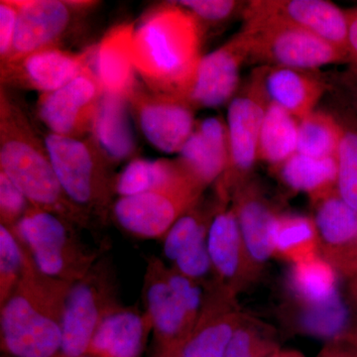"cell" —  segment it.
<instances>
[{"label": "cell", "instance_id": "74e56055", "mask_svg": "<svg viewBox=\"0 0 357 357\" xmlns=\"http://www.w3.org/2000/svg\"><path fill=\"white\" fill-rule=\"evenodd\" d=\"M31 206L20 190L0 172V217L1 225L13 229Z\"/></svg>", "mask_w": 357, "mask_h": 357}, {"label": "cell", "instance_id": "7402d4cb", "mask_svg": "<svg viewBox=\"0 0 357 357\" xmlns=\"http://www.w3.org/2000/svg\"><path fill=\"white\" fill-rule=\"evenodd\" d=\"M178 163L202 187L222 177L229 163L227 124L220 117H208L197 124L194 132L178 152Z\"/></svg>", "mask_w": 357, "mask_h": 357}, {"label": "cell", "instance_id": "7bdbcfd3", "mask_svg": "<svg viewBox=\"0 0 357 357\" xmlns=\"http://www.w3.org/2000/svg\"><path fill=\"white\" fill-rule=\"evenodd\" d=\"M344 84L349 96V109L357 117V70L349 67V72L344 76Z\"/></svg>", "mask_w": 357, "mask_h": 357}, {"label": "cell", "instance_id": "5b68a950", "mask_svg": "<svg viewBox=\"0 0 357 357\" xmlns=\"http://www.w3.org/2000/svg\"><path fill=\"white\" fill-rule=\"evenodd\" d=\"M69 220L30 206L13 229L40 273L74 283L96 264V255L79 243Z\"/></svg>", "mask_w": 357, "mask_h": 357}, {"label": "cell", "instance_id": "b9f144b4", "mask_svg": "<svg viewBox=\"0 0 357 357\" xmlns=\"http://www.w3.org/2000/svg\"><path fill=\"white\" fill-rule=\"evenodd\" d=\"M347 299L351 314V335L357 340V275L349 279Z\"/></svg>", "mask_w": 357, "mask_h": 357}, {"label": "cell", "instance_id": "836d02e7", "mask_svg": "<svg viewBox=\"0 0 357 357\" xmlns=\"http://www.w3.org/2000/svg\"><path fill=\"white\" fill-rule=\"evenodd\" d=\"M338 119L342 135L337 153V190L347 204L357 208V117L349 109Z\"/></svg>", "mask_w": 357, "mask_h": 357}, {"label": "cell", "instance_id": "484cf974", "mask_svg": "<svg viewBox=\"0 0 357 357\" xmlns=\"http://www.w3.org/2000/svg\"><path fill=\"white\" fill-rule=\"evenodd\" d=\"M128 102L124 96L102 91L96 107L91 133L96 146L109 161H123L135 152Z\"/></svg>", "mask_w": 357, "mask_h": 357}, {"label": "cell", "instance_id": "603a6c76", "mask_svg": "<svg viewBox=\"0 0 357 357\" xmlns=\"http://www.w3.org/2000/svg\"><path fill=\"white\" fill-rule=\"evenodd\" d=\"M134 26L121 24L112 28L89 52V69L105 93L128 98L136 88L135 68L131 56Z\"/></svg>", "mask_w": 357, "mask_h": 357}, {"label": "cell", "instance_id": "3957f363", "mask_svg": "<svg viewBox=\"0 0 357 357\" xmlns=\"http://www.w3.org/2000/svg\"><path fill=\"white\" fill-rule=\"evenodd\" d=\"M0 168L32 206L51 211L70 222H84V215L63 192L44 142L37 137L22 110L3 91L0 100Z\"/></svg>", "mask_w": 357, "mask_h": 357}, {"label": "cell", "instance_id": "277c9868", "mask_svg": "<svg viewBox=\"0 0 357 357\" xmlns=\"http://www.w3.org/2000/svg\"><path fill=\"white\" fill-rule=\"evenodd\" d=\"M143 300L157 337L171 351H182L203 307L202 284L153 258L145 274Z\"/></svg>", "mask_w": 357, "mask_h": 357}, {"label": "cell", "instance_id": "f546056e", "mask_svg": "<svg viewBox=\"0 0 357 357\" xmlns=\"http://www.w3.org/2000/svg\"><path fill=\"white\" fill-rule=\"evenodd\" d=\"M337 270L321 255L291 265L288 301L304 305L326 304L340 295Z\"/></svg>", "mask_w": 357, "mask_h": 357}, {"label": "cell", "instance_id": "8d00e7d4", "mask_svg": "<svg viewBox=\"0 0 357 357\" xmlns=\"http://www.w3.org/2000/svg\"><path fill=\"white\" fill-rule=\"evenodd\" d=\"M184 7L199 21L208 23H220L229 20L244 2L234 0H180L175 1Z\"/></svg>", "mask_w": 357, "mask_h": 357}, {"label": "cell", "instance_id": "ffe728a7", "mask_svg": "<svg viewBox=\"0 0 357 357\" xmlns=\"http://www.w3.org/2000/svg\"><path fill=\"white\" fill-rule=\"evenodd\" d=\"M230 206L236 213L249 255L262 270L265 263L274 257L275 227L281 213L253 177L232 192Z\"/></svg>", "mask_w": 357, "mask_h": 357}, {"label": "cell", "instance_id": "cb8c5ba5", "mask_svg": "<svg viewBox=\"0 0 357 357\" xmlns=\"http://www.w3.org/2000/svg\"><path fill=\"white\" fill-rule=\"evenodd\" d=\"M270 102L290 112L298 121L311 114L328 89L317 70L260 66Z\"/></svg>", "mask_w": 357, "mask_h": 357}, {"label": "cell", "instance_id": "d590c367", "mask_svg": "<svg viewBox=\"0 0 357 357\" xmlns=\"http://www.w3.org/2000/svg\"><path fill=\"white\" fill-rule=\"evenodd\" d=\"M30 255L15 232L6 225H0V301L2 303L17 287Z\"/></svg>", "mask_w": 357, "mask_h": 357}, {"label": "cell", "instance_id": "f35d334b", "mask_svg": "<svg viewBox=\"0 0 357 357\" xmlns=\"http://www.w3.org/2000/svg\"><path fill=\"white\" fill-rule=\"evenodd\" d=\"M20 3L11 0L0 2V59L6 62L13 48L14 35L17 25Z\"/></svg>", "mask_w": 357, "mask_h": 357}, {"label": "cell", "instance_id": "8fae6325", "mask_svg": "<svg viewBox=\"0 0 357 357\" xmlns=\"http://www.w3.org/2000/svg\"><path fill=\"white\" fill-rule=\"evenodd\" d=\"M141 132L166 154L178 153L196 128L194 107L184 98L136 86L128 98Z\"/></svg>", "mask_w": 357, "mask_h": 357}, {"label": "cell", "instance_id": "ab89813d", "mask_svg": "<svg viewBox=\"0 0 357 357\" xmlns=\"http://www.w3.org/2000/svg\"><path fill=\"white\" fill-rule=\"evenodd\" d=\"M317 357H357V340L351 333L326 342Z\"/></svg>", "mask_w": 357, "mask_h": 357}, {"label": "cell", "instance_id": "52a82bcc", "mask_svg": "<svg viewBox=\"0 0 357 357\" xmlns=\"http://www.w3.org/2000/svg\"><path fill=\"white\" fill-rule=\"evenodd\" d=\"M269 103L258 67L246 86L232 98L227 109L229 163L217 183V194L225 201L230 202L232 192L252 178L259 161L260 131Z\"/></svg>", "mask_w": 357, "mask_h": 357}, {"label": "cell", "instance_id": "ac0fdd59", "mask_svg": "<svg viewBox=\"0 0 357 357\" xmlns=\"http://www.w3.org/2000/svg\"><path fill=\"white\" fill-rule=\"evenodd\" d=\"M243 314L237 296L211 282L204 287L201 314L180 357H225Z\"/></svg>", "mask_w": 357, "mask_h": 357}, {"label": "cell", "instance_id": "9a60e30c", "mask_svg": "<svg viewBox=\"0 0 357 357\" xmlns=\"http://www.w3.org/2000/svg\"><path fill=\"white\" fill-rule=\"evenodd\" d=\"M102 89L88 68L57 91L40 96L38 116L51 133L81 138L91 131Z\"/></svg>", "mask_w": 357, "mask_h": 357}, {"label": "cell", "instance_id": "5bb4252c", "mask_svg": "<svg viewBox=\"0 0 357 357\" xmlns=\"http://www.w3.org/2000/svg\"><path fill=\"white\" fill-rule=\"evenodd\" d=\"M208 250L215 284L238 295L257 280L262 270L249 255L236 215L230 203L223 202L211 220Z\"/></svg>", "mask_w": 357, "mask_h": 357}, {"label": "cell", "instance_id": "d6986e66", "mask_svg": "<svg viewBox=\"0 0 357 357\" xmlns=\"http://www.w3.org/2000/svg\"><path fill=\"white\" fill-rule=\"evenodd\" d=\"M321 255L340 276L357 275V208L337 191L314 204Z\"/></svg>", "mask_w": 357, "mask_h": 357}, {"label": "cell", "instance_id": "7a4b0ae2", "mask_svg": "<svg viewBox=\"0 0 357 357\" xmlns=\"http://www.w3.org/2000/svg\"><path fill=\"white\" fill-rule=\"evenodd\" d=\"M70 284L40 273L31 257L17 287L1 304V340L15 357H54L62 345V319Z\"/></svg>", "mask_w": 357, "mask_h": 357}, {"label": "cell", "instance_id": "ba28073f", "mask_svg": "<svg viewBox=\"0 0 357 357\" xmlns=\"http://www.w3.org/2000/svg\"><path fill=\"white\" fill-rule=\"evenodd\" d=\"M251 32L248 62L270 67L317 70L328 65L349 64L347 52L314 33L277 22L244 24Z\"/></svg>", "mask_w": 357, "mask_h": 357}, {"label": "cell", "instance_id": "d4e9b609", "mask_svg": "<svg viewBox=\"0 0 357 357\" xmlns=\"http://www.w3.org/2000/svg\"><path fill=\"white\" fill-rule=\"evenodd\" d=\"M151 328L146 312L119 306L102 319L88 352L100 357H138Z\"/></svg>", "mask_w": 357, "mask_h": 357}, {"label": "cell", "instance_id": "e0dca14e", "mask_svg": "<svg viewBox=\"0 0 357 357\" xmlns=\"http://www.w3.org/2000/svg\"><path fill=\"white\" fill-rule=\"evenodd\" d=\"M17 25L13 48L4 66L15 64L36 52L54 48L67 31L73 11L84 2L60 0H25L18 1Z\"/></svg>", "mask_w": 357, "mask_h": 357}, {"label": "cell", "instance_id": "60d3db41", "mask_svg": "<svg viewBox=\"0 0 357 357\" xmlns=\"http://www.w3.org/2000/svg\"><path fill=\"white\" fill-rule=\"evenodd\" d=\"M347 53L351 68L357 70V7L347 11Z\"/></svg>", "mask_w": 357, "mask_h": 357}, {"label": "cell", "instance_id": "ee69618b", "mask_svg": "<svg viewBox=\"0 0 357 357\" xmlns=\"http://www.w3.org/2000/svg\"><path fill=\"white\" fill-rule=\"evenodd\" d=\"M269 357H305V356L302 352L296 351V349H278Z\"/></svg>", "mask_w": 357, "mask_h": 357}, {"label": "cell", "instance_id": "2e32d148", "mask_svg": "<svg viewBox=\"0 0 357 357\" xmlns=\"http://www.w3.org/2000/svg\"><path fill=\"white\" fill-rule=\"evenodd\" d=\"M225 199L217 195L211 206L199 202L182 215L163 237V252L178 273L203 283L213 274L208 250V234L211 220ZM229 203V202H227Z\"/></svg>", "mask_w": 357, "mask_h": 357}, {"label": "cell", "instance_id": "f1b7e54d", "mask_svg": "<svg viewBox=\"0 0 357 357\" xmlns=\"http://www.w3.org/2000/svg\"><path fill=\"white\" fill-rule=\"evenodd\" d=\"M277 170L284 184L306 194L312 204L337 191V157L316 158L297 152Z\"/></svg>", "mask_w": 357, "mask_h": 357}, {"label": "cell", "instance_id": "44dd1931", "mask_svg": "<svg viewBox=\"0 0 357 357\" xmlns=\"http://www.w3.org/2000/svg\"><path fill=\"white\" fill-rule=\"evenodd\" d=\"M88 68L89 53H70L54 47L1 67V79L2 83L35 89L43 95L62 88Z\"/></svg>", "mask_w": 357, "mask_h": 357}, {"label": "cell", "instance_id": "1f68e13d", "mask_svg": "<svg viewBox=\"0 0 357 357\" xmlns=\"http://www.w3.org/2000/svg\"><path fill=\"white\" fill-rule=\"evenodd\" d=\"M299 121L290 112L270 102L260 131L258 159L278 169L297 153Z\"/></svg>", "mask_w": 357, "mask_h": 357}, {"label": "cell", "instance_id": "9c48e42d", "mask_svg": "<svg viewBox=\"0 0 357 357\" xmlns=\"http://www.w3.org/2000/svg\"><path fill=\"white\" fill-rule=\"evenodd\" d=\"M115 289L109 268L96 262L83 278L70 284L62 319L64 357L88 354L91 340L102 319L116 309Z\"/></svg>", "mask_w": 357, "mask_h": 357}, {"label": "cell", "instance_id": "7c38bea8", "mask_svg": "<svg viewBox=\"0 0 357 357\" xmlns=\"http://www.w3.org/2000/svg\"><path fill=\"white\" fill-rule=\"evenodd\" d=\"M244 24L277 22L307 30L347 52V16L326 0H255L243 10ZM349 54V53H347Z\"/></svg>", "mask_w": 357, "mask_h": 357}, {"label": "cell", "instance_id": "4fadbf2b", "mask_svg": "<svg viewBox=\"0 0 357 357\" xmlns=\"http://www.w3.org/2000/svg\"><path fill=\"white\" fill-rule=\"evenodd\" d=\"M251 32L243 27L227 43L204 55L185 100L194 109H215L231 102L241 82V70L248 62Z\"/></svg>", "mask_w": 357, "mask_h": 357}, {"label": "cell", "instance_id": "4316f807", "mask_svg": "<svg viewBox=\"0 0 357 357\" xmlns=\"http://www.w3.org/2000/svg\"><path fill=\"white\" fill-rule=\"evenodd\" d=\"M199 187L178 160L134 159L114 180V192L121 197L178 188Z\"/></svg>", "mask_w": 357, "mask_h": 357}, {"label": "cell", "instance_id": "4dcf8cb0", "mask_svg": "<svg viewBox=\"0 0 357 357\" xmlns=\"http://www.w3.org/2000/svg\"><path fill=\"white\" fill-rule=\"evenodd\" d=\"M274 257L291 265L321 255L318 229L314 218L280 213L273 236Z\"/></svg>", "mask_w": 357, "mask_h": 357}, {"label": "cell", "instance_id": "30bf717a", "mask_svg": "<svg viewBox=\"0 0 357 357\" xmlns=\"http://www.w3.org/2000/svg\"><path fill=\"white\" fill-rule=\"evenodd\" d=\"M204 191L185 187L121 197L112 206V213L119 227L131 236L163 238L174 223L201 201Z\"/></svg>", "mask_w": 357, "mask_h": 357}, {"label": "cell", "instance_id": "83f0119b", "mask_svg": "<svg viewBox=\"0 0 357 357\" xmlns=\"http://www.w3.org/2000/svg\"><path fill=\"white\" fill-rule=\"evenodd\" d=\"M282 317L291 330L324 338L326 342L351 333V309L342 294L326 304L304 305L288 301L282 310Z\"/></svg>", "mask_w": 357, "mask_h": 357}, {"label": "cell", "instance_id": "e575fe53", "mask_svg": "<svg viewBox=\"0 0 357 357\" xmlns=\"http://www.w3.org/2000/svg\"><path fill=\"white\" fill-rule=\"evenodd\" d=\"M278 349L280 347L274 328L250 314H243L225 357H269Z\"/></svg>", "mask_w": 357, "mask_h": 357}, {"label": "cell", "instance_id": "6da1fadb", "mask_svg": "<svg viewBox=\"0 0 357 357\" xmlns=\"http://www.w3.org/2000/svg\"><path fill=\"white\" fill-rule=\"evenodd\" d=\"M201 28L175 1L157 7L134 27L132 62L148 88L185 98L203 57Z\"/></svg>", "mask_w": 357, "mask_h": 357}, {"label": "cell", "instance_id": "d6a6232c", "mask_svg": "<svg viewBox=\"0 0 357 357\" xmlns=\"http://www.w3.org/2000/svg\"><path fill=\"white\" fill-rule=\"evenodd\" d=\"M342 135L338 117L314 110L299 121L297 152L316 158L337 157Z\"/></svg>", "mask_w": 357, "mask_h": 357}, {"label": "cell", "instance_id": "8992f818", "mask_svg": "<svg viewBox=\"0 0 357 357\" xmlns=\"http://www.w3.org/2000/svg\"><path fill=\"white\" fill-rule=\"evenodd\" d=\"M63 192L82 215L100 213L114 191L105 158L96 143L49 133L43 140Z\"/></svg>", "mask_w": 357, "mask_h": 357}]
</instances>
